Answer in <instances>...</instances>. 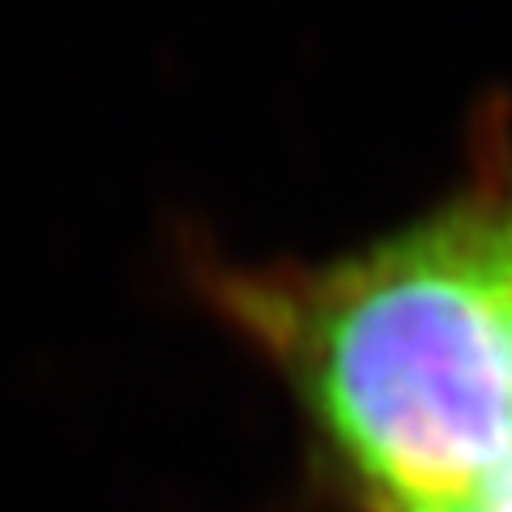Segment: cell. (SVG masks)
I'll return each instance as SVG.
<instances>
[{"label":"cell","mask_w":512,"mask_h":512,"mask_svg":"<svg viewBox=\"0 0 512 512\" xmlns=\"http://www.w3.org/2000/svg\"><path fill=\"white\" fill-rule=\"evenodd\" d=\"M500 252H504V282H508V303H512V205H500ZM487 512H512V461L495 487Z\"/></svg>","instance_id":"2"},{"label":"cell","mask_w":512,"mask_h":512,"mask_svg":"<svg viewBox=\"0 0 512 512\" xmlns=\"http://www.w3.org/2000/svg\"><path fill=\"white\" fill-rule=\"evenodd\" d=\"M214 299L380 512H487L512 461L500 205L316 265L214 269Z\"/></svg>","instance_id":"1"}]
</instances>
